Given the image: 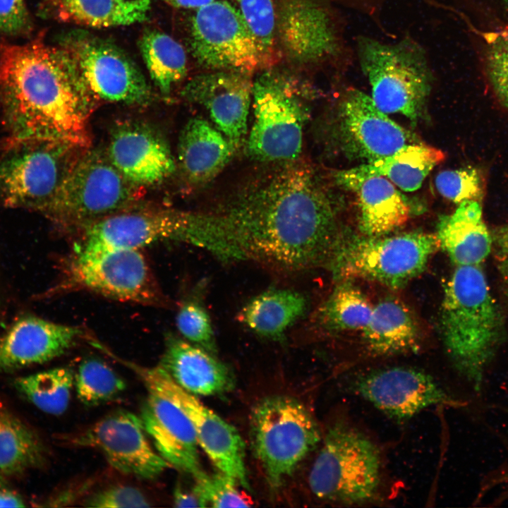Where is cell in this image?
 <instances>
[{"label": "cell", "mask_w": 508, "mask_h": 508, "mask_svg": "<svg viewBox=\"0 0 508 508\" xmlns=\"http://www.w3.org/2000/svg\"><path fill=\"white\" fill-rule=\"evenodd\" d=\"M294 161L248 183L205 214L210 252L282 272L329 262L340 239L332 205L310 171Z\"/></svg>", "instance_id": "cell-1"}, {"label": "cell", "mask_w": 508, "mask_h": 508, "mask_svg": "<svg viewBox=\"0 0 508 508\" xmlns=\"http://www.w3.org/2000/svg\"><path fill=\"white\" fill-rule=\"evenodd\" d=\"M92 97L66 47L40 37L0 44V109L9 140H55L89 148Z\"/></svg>", "instance_id": "cell-2"}, {"label": "cell", "mask_w": 508, "mask_h": 508, "mask_svg": "<svg viewBox=\"0 0 508 508\" xmlns=\"http://www.w3.org/2000/svg\"><path fill=\"white\" fill-rule=\"evenodd\" d=\"M441 329L455 367L478 385L500 330L499 313L480 265L456 266L445 290Z\"/></svg>", "instance_id": "cell-3"}, {"label": "cell", "mask_w": 508, "mask_h": 508, "mask_svg": "<svg viewBox=\"0 0 508 508\" xmlns=\"http://www.w3.org/2000/svg\"><path fill=\"white\" fill-rule=\"evenodd\" d=\"M308 475L318 499L344 506L373 502L382 481L380 450L355 427L338 421L329 427Z\"/></svg>", "instance_id": "cell-4"}, {"label": "cell", "mask_w": 508, "mask_h": 508, "mask_svg": "<svg viewBox=\"0 0 508 508\" xmlns=\"http://www.w3.org/2000/svg\"><path fill=\"white\" fill-rule=\"evenodd\" d=\"M87 149L55 140H8L0 158V201L45 216Z\"/></svg>", "instance_id": "cell-5"}, {"label": "cell", "mask_w": 508, "mask_h": 508, "mask_svg": "<svg viewBox=\"0 0 508 508\" xmlns=\"http://www.w3.org/2000/svg\"><path fill=\"white\" fill-rule=\"evenodd\" d=\"M361 69L372 90V99L385 113H399L416 123L429 96L433 75L423 48L405 37L385 43L357 39Z\"/></svg>", "instance_id": "cell-6"}, {"label": "cell", "mask_w": 508, "mask_h": 508, "mask_svg": "<svg viewBox=\"0 0 508 508\" xmlns=\"http://www.w3.org/2000/svg\"><path fill=\"white\" fill-rule=\"evenodd\" d=\"M249 427L253 450L272 490L282 485L322 439L309 410L287 395L258 401L250 413Z\"/></svg>", "instance_id": "cell-7"}, {"label": "cell", "mask_w": 508, "mask_h": 508, "mask_svg": "<svg viewBox=\"0 0 508 508\" xmlns=\"http://www.w3.org/2000/svg\"><path fill=\"white\" fill-rule=\"evenodd\" d=\"M140 195L141 187L128 181L106 152L87 148L45 217L61 228L81 230L98 219L131 208Z\"/></svg>", "instance_id": "cell-8"}, {"label": "cell", "mask_w": 508, "mask_h": 508, "mask_svg": "<svg viewBox=\"0 0 508 508\" xmlns=\"http://www.w3.org/2000/svg\"><path fill=\"white\" fill-rule=\"evenodd\" d=\"M340 238L329 262L339 279L360 278L399 288L421 274L440 248L436 234L409 232L392 236Z\"/></svg>", "instance_id": "cell-9"}, {"label": "cell", "mask_w": 508, "mask_h": 508, "mask_svg": "<svg viewBox=\"0 0 508 508\" xmlns=\"http://www.w3.org/2000/svg\"><path fill=\"white\" fill-rule=\"evenodd\" d=\"M75 290L147 306H164L167 301L147 260L136 248L76 253L66 264L61 281L46 295Z\"/></svg>", "instance_id": "cell-10"}, {"label": "cell", "mask_w": 508, "mask_h": 508, "mask_svg": "<svg viewBox=\"0 0 508 508\" xmlns=\"http://www.w3.org/2000/svg\"><path fill=\"white\" fill-rule=\"evenodd\" d=\"M252 96L250 155L262 162L295 160L302 148L306 112L292 83L279 73L267 71L253 83Z\"/></svg>", "instance_id": "cell-11"}, {"label": "cell", "mask_w": 508, "mask_h": 508, "mask_svg": "<svg viewBox=\"0 0 508 508\" xmlns=\"http://www.w3.org/2000/svg\"><path fill=\"white\" fill-rule=\"evenodd\" d=\"M133 371L147 390L163 395L178 405L195 429L198 445L219 471L250 490L246 467V445L236 428L178 385L157 365L145 367L119 359Z\"/></svg>", "instance_id": "cell-12"}, {"label": "cell", "mask_w": 508, "mask_h": 508, "mask_svg": "<svg viewBox=\"0 0 508 508\" xmlns=\"http://www.w3.org/2000/svg\"><path fill=\"white\" fill-rule=\"evenodd\" d=\"M190 46L197 62L212 71L248 74L262 67L241 14L226 1L214 0L197 9L191 20Z\"/></svg>", "instance_id": "cell-13"}, {"label": "cell", "mask_w": 508, "mask_h": 508, "mask_svg": "<svg viewBox=\"0 0 508 508\" xmlns=\"http://www.w3.org/2000/svg\"><path fill=\"white\" fill-rule=\"evenodd\" d=\"M140 416L118 409L73 435L68 442L99 452L116 471L143 480H154L171 467L153 448Z\"/></svg>", "instance_id": "cell-14"}, {"label": "cell", "mask_w": 508, "mask_h": 508, "mask_svg": "<svg viewBox=\"0 0 508 508\" xmlns=\"http://www.w3.org/2000/svg\"><path fill=\"white\" fill-rule=\"evenodd\" d=\"M193 212L169 209L129 208L81 229L77 252L96 253L115 248H136L160 241L190 243Z\"/></svg>", "instance_id": "cell-15"}, {"label": "cell", "mask_w": 508, "mask_h": 508, "mask_svg": "<svg viewBox=\"0 0 508 508\" xmlns=\"http://www.w3.org/2000/svg\"><path fill=\"white\" fill-rule=\"evenodd\" d=\"M65 47L92 96L130 105L150 102L152 94L144 75L117 46L94 37H78Z\"/></svg>", "instance_id": "cell-16"}, {"label": "cell", "mask_w": 508, "mask_h": 508, "mask_svg": "<svg viewBox=\"0 0 508 508\" xmlns=\"http://www.w3.org/2000/svg\"><path fill=\"white\" fill-rule=\"evenodd\" d=\"M338 132L350 155L373 162L404 147L421 143L418 138L391 120L363 92L350 88L343 95L338 112Z\"/></svg>", "instance_id": "cell-17"}, {"label": "cell", "mask_w": 508, "mask_h": 508, "mask_svg": "<svg viewBox=\"0 0 508 508\" xmlns=\"http://www.w3.org/2000/svg\"><path fill=\"white\" fill-rule=\"evenodd\" d=\"M354 386L363 399L397 421L409 419L428 407L454 401L430 375L409 367L372 370L358 376Z\"/></svg>", "instance_id": "cell-18"}, {"label": "cell", "mask_w": 508, "mask_h": 508, "mask_svg": "<svg viewBox=\"0 0 508 508\" xmlns=\"http://www.w3.org/2000/svg\"><path fill=\"white\" fill-rule=\"evenodd\" d=\"M277 36L289 60L313 64L341 50L333 16L325 0H277Z\"/></svg>", "instance_id": "cell-19"}, {"label": "cell", "mask_w": 508, "mask_h": 508, "mask_svg": "<svg viewBox=\"0 0 508 508\" xmlns=\"http://www.w3.org/2000/svg\"><path fill=\"white\" fill-rule=\"evenodd\" d=\"M106 152L119 171L140 187L162 182L176 169L174 156L164 136L139 121L117 124L111 133Z\"/></svg>", "instance_id": "cell-20"}, {"label": "cell", "mask_w": 508, "mask_h": 508, "mask_svg": "<svg viewBox=\"0 0 508 508\" xmlns=\"http://www.w3.org/2000/svg\"><path fill=\"white\" fill-rule=\"evenodd\" d=\"M182 95L207 109L217 129L235 150L247 133V119L253 95L248 74L212 71L188 82Z\"/></svg>", "instance_id": "cell-21"}, {"label": "cell", "mask_w": 508, "mask_h": 508, "mask_svg": "<svg viewBox=\"0 0 508 508\" xmlns=\"http://www.w3.org/2000/svg\"><path fill=\"white\" fill-rule=\"evenodd\" d=\"M87 338L80 327L23 315L0 337V374L48 362Z\"/></svg>", "instance_id": "cell-22"}, {"label": "cell", "mask_w": 508, "mask_h": 508, "mask_svg": "<svg viewBox=\"0 0 508 508\" xmlns=\"http://www.w3.org/2000/svg\"><path fill=\"white\" fill-rule=\"evenodd\" d=\"M140 417L158 454L171 467L194 479L206 473L200 464L193 425L183 410L167 397L147 390Z\"/></svg>", "instance_id": "cell-23"}, {"label": "cell", "mask_w": 508, "mask_h": 508, "mask_svg": "<svg viewBox=\"0 0 508 508\" xmlns=\"http://www.w3.org/2000/svg\"><path fill=\"white\" fill-rule=\"evenodd\" d=\"M178 385L194 395L213 396L231 391V370L214 354L182 337L169 334L157 365Z\"/></svg>", "instance_id": "cell-24"}, {"label": "cell", "mask_w": 508, "mask_h": 508, "mask_svg": "<svg viewBox=\"0 0 508 508\" xmlns=\"http://www.w3.org/2000/svg\"><path fill=\"white\" fill-rule=\"evenodd\" d=\"M440 246L456 266L480 265L490 253L492 240L478 200H464L440 219L435 234Z\"/></svg>", "instance_id": "cell-25"}, {"label": "cell", "mask_w": 508, "mask_h": 508, "mask_svg": "<svg viewBox=\"0 0 508 508\" xmlns=\"http://www.w3.org/2000/svg\"><path fill=\"white\" fill-rule=\"evenodd\" d=\"M341 185L356 194L359 227L366 236H380L404 225L411 209L393 183L382 176H370Z\"/></svg>", "instance_id": "cell-26"}, {"label": "cell", "mask_w": 508, "mask_h": 508, "mask_svg": "<svg viewBox=\"0 0 508 508\" xmlns=\"http://www.w3.org/2000/svg\"><path fill=\"white\" fill-rule=\"evenodd\" d=\"M234 150L226 137L207 121L190 119L178 144V160L186 179L195 184L212 179L226 166Z\"/></svg>", "instance_id": "cell-27"}, {"label": "cell", "mask_w": 508, "mask_h": 508, "mask_svg": "<svg viewBox=\"0 0 508 508\" xmlns=\"http://www.w3.org/2000/svg\"><path fill=\"white\" fill-rule=\"evenodd\" d=\"M445 159L444 153L424 143L406 145L385 158L341 171L339 183L370 176H382L404 191L418 189L434 167Z\"/></svg>", "instance_id": "cell-28"}, {"label": "cell", "mask_w": 508, "mask_h": 508, "mask_svg": "<svg viewBox=\"0 0 508 508\" xmlns=\"http://www.w3.org/2000/svg\"><path fill=\"white\" fill-rule=\"evenodd\" d=\"M366 349L376 356H392L416 350L421 341L418 322L401 301L385 299L374 306L362 330Z\"/></svg>", "instance_id": "cell-29"}, {"label": "cell", "mask_w": 508, "mask_h": 508, "mask_svg": "<svg viewBox=\"0 0 508 508\" xmlns=\"http://www.w3.org/2000/svg\"><path fill=\"white\" fill-rule=\"evenodd\" d=\"M306 308L307 301L298 291L273 289L250 299L239 311L238 320L259 336L279 340Z\"/></svg>", "instance_id": "cell-30"}, {"label": "cell", "mask_w": 508, "mask_h": 508, "mask_svg": "<svg viewBox=\"0 0 508 508\" xmlns=\"http://www.w3.org/2000/svg\"><path fill=\"white\" fill-rule=\"evenodd\" d=\"M47 448L39 435L14 414L0 411V474L15 476L45 466Z\"/></svg>", "instance_id": "cell-31"}, {"label": "cell", "mask_w": 508, "mask_h": 508, "mask_svg": "<svg viewBox=\"0 0 508 508\" xmlns=\"http://www.w3.org/2000/svg\"><path fill=\"white\" fill-rule=\"evenodd\" d=\"M152 0H59L58 16L64 21L93 28L141 23Z\"/></svg>", "instance_id": "cell-32"}, {"label": "cell", "mask_w": 508, "mask_h": 508, "mask_svg": "<svg viewBox=\"0 0 508 508\" xmlns=\"http://www.w3.org/2000/svg\"><path fill=\"white\" fill-rule=\"evenodd\" d=\"M140 48L151 79L162 93L169 94L187 73L183 46L170 35L155 30L143 35Z\"/></svg>", "instance_id": "cell-33"}, {"label": "cell", "mask_w": 508, "mask_h": 508, "mask_svg": "<svg viewBox=\"0 0 508 508\" xmlns=\"http://www.w3.org/2000/svg\"><path fill=\"white\" fill-rule=\"evenodd\" d=\"M75 373L59 367L16 378V389L42 411L60 416L67 410L74 387Z\"/></svg>", "instance_id": "cell-34"}, {"label": "cell", "mask_w": 508, "mask_h": 508, "mask_svg": "<svg viewBox=\"0 0 508 508\" xmlns=\"http://www.w3.org/2000/svg\"><path fill=\"white\" fill-rule=\"evenodd\" d=\"M374 305L350 283H341L322 303L317 321L325 330H363L371 316Z\"/></svg>", "instance_id": "cell-35"}, {"label": "cell", "mask_w": 508, "mask_h": 508, "mask_svg": "<svg viewBox=\"0 0 508 508\" xmlns=\"http://www.w3.org/2000/svg\"><path fill=\"white\" fill-rule=\"evenodd\" d=\"M74 388L83 404L97 406L117 397L126 389V383L105 362L87 358L80 362L75 373Z\"/></svg>", "instance_id": "cell-36"}, {"label": "cell", "mask_w": 508, "mask_h": 508, "mask_svg": "<svg viewBox=\"0 0 508 508\" xmlns=\"http://www.w3.org/2000/svg\"><path fill=\"white\" fill-rule=\"evenodd\" d=\"M238 11L258 49L262 67L277 57V16L273 0H236Z\"/></svg>", "instance_id": "cell-37"}, {"label": "cell", "mask_w": 508, "mask_h": 508, "mask_svg": "<svg viewBox=\"0 0 508 508\" xmlns=\"http://www.w3.org/2000/svg\"><path fill=\"white\" fill-rule=\"evenodd\" d=\"M176 325L182 338L213 354L217 353L210 317L197 299L181 303L176 313Z\"/></svg>", "instance_id": "cell-38"}, {"label": "cell", "mask_w": 508, "mask_h": 508, "mask_svg": "<svg viewBox=\"0 0 508 508\" xmlns=\"http://www.w3.org/2000/svg\"><path fill=\"white\" fill-rule=\"evenodd\" d=\"M195 489L200 494L207 507H248L253 502L240 489L234 478L219 471L194 479Z\"/></svg>", "instance_id": "cell-39"}, {"label": "cell", "mask_w": 508, "mask_h": 508, "mask_svg": "<svg viewBox=\"0 0 508 508\" xmlns=\"http://www.w3.org/2000/svg\"><path fill=\"white\" fill-rule=\"evenodd\" d=\"M485 66L492 89L508 109V28L488 35Z\"/></svg>", "instance_id": "cell-40"}, {"label": "cell", "mask_w": 508, "mask_h": 508, "mask_svg": "<svg viewBox=\"0 0 508 508\" xmlns=\"http://www.w3.org/2000/svg\"><path fill=\"white\" fill-rule=\"evenodd\" d=\"M435 186L445 198L456 203L478 200L483 195L481 176L474 168L445 170L435 178Z\"/></svg>", "instance_id": "cell-41"}, {"label": "cell", "mask_w": 508, "mask_h": 508, "mask_svg": "<svg viewBox=\"0 0 508 508\" xmlns=\"http://www.w3.org/2000/svg\"><path fill=\"white\" fill-rule=\"evenodd\" d=\"M85 507L99 508L148 507L151 504L137 488L119 485L97 492L85 500Z\"/></svg>", "instance_id": "cell-42"}, {"label": "cell", "mask_w": 508, "mask_h": 508, "mask_svg": "<svg viewBox=\"0 0 508 508\" xmlns=\"http://www.w3.org/2000/svg\"><path fill=\"white\" fill-rule=\"evenodd\" d=\"M24 0H0V33L17 35L29 28Z\"/></svg>", "instance_id": "cell-43"}, {"label": "cell", "mask_w": 508, "mask_h": 508, "mask_svg": "<svg viewBox=\"0 0 508 508\" xmlns=\"http://www.w3.org/2000/svg\"><path fill=\"white\" fill-rule=\"evenodd\" d=\"M497 266L508 296V226H502L494 237Z\"/></svg>", "instance_id": "cell-44"}, {"label": "cell", "mask_w": 508, "mask_h": 508, "mask_svg": "<svg viewBox=\"0 0 508 508\" xmlns=\"http://www.w3.org/2000/svg\"><path fill=\"white\" fill-rule=\"evenodd\" d=\"M174 505L176 507H205L207 504L200 494L193 486L185 488L181 484H177L173 495Z\"/></svg>", "instance_id": "cell-45"}, {"label": "cell", "mask_w": 508, "mask_h": 508, "mask_svg": "<svg viewBox=\"0 0 508 508\" xmlns=\"http://www.w3.org/2000/svg\"><path fill=\"white\" fill-rule=\"evenodd\" d=\"M344 6L372 16L377 12L387 0H335Z\"/></svg>", "instance_id": "cell-46"}, {"label": "cell", "mask_w": 508, "mask_h": 508, "mask_svg": "<svg viewBox=\"0 0 508 508\" xmlns=\"http://www.w3.org/2000/svg\"><path fill=\"white\" fill-rule=\"evenodd\" d=\"M24 506L22 498L16 492L8 490L5 487L0 488V507H22Z\"/></svg>", "instance_id": "cell-47"}, {"label": "cell", "mask_w": 508, "mask_h": 508, "mask_svg": "<svg viewBox=\"0 0 508 508\" xmlns=\"http://www.w3.org/2000/svg\"><path fill=\"white\" fill-rule=\"evenodd\" d=\"M168 4L179 8H199L214 0H164Z\"/></svg>", "instance_id": "cell-48"}, {"label": "cell", "mask_w": 508, "mask_h": 508, "mask_svg": "<svg viewBox=\"0 0 508 508\" xmlns=\"http://www.w3.org/2000/svg\"><path fill=\"white\" fill-rule=\"evenodd\" d=\"M4 477L0 474V488L4 487Z\"/></svg>", "instance_id": "cell-49"}, {"label": "cell", "mask_w": 508, "mask_h": 508, "mask_svg": "<svg viewBox=\"0 0 508 508\" xmlns=\"http://www.w3.org/2000/svg\"><path fill=\"white\" fill-rule=\"evenodd\" d=\"M198 226H199V214H198ZM199 236H200V228H199ZM199 241V237H198ZM198 247H199V241H198Z\"/></svg>", "instance_id": "cell-50"}]
</instances>
